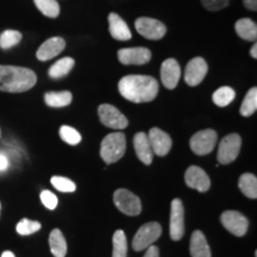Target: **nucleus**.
I'll return each instance as SVG.
<instances>
[{"instance_id":"7ed1b4c3","label":"nucleus","mask_w":257,"mask_h":257,"mask_svg":"<svg viewBox=\"0 0 257 257\" xmlns=\"http://www.w3.org/2000/svg\"><path fill=\"white\" fill-rule=\"evenodd\" d=\"M126 152V137L123 133L107 135L100 146V156L107 165L117 162Z\"/></svg>"},{"instance_id":"473e14b6","label":"nucleus","mask_w":257,"mask_h":257,"mask_svg":"<svg viewBox=\"0 0 257 257\" xmlns=\"http://www.w3.org/2000/svg\"><path fill=\"white\" fill-rule=\"evenodd\" d=\"M41 229V223L35 220H30L24 218L17 224V232L22 236H28V234L35 233Z\"/></svg>"},{"instance_id":"2eb2a0df","label":"nucleus","mask_w":257,"mask_h":257,"mask_svg":"<svg viewBox=\"0 0 257 257\" xmlns=\"http://www.w3.org/2000/svg\"><path fill=\"white\" fill-rule=\"evenodd\" d=\"M150 146H152L153 153L157 156H166L172 149V138L165 131L159 127H153L148 134Z\"/></svg>"},{"instance_id":"c85d7f7f","label":"nucleus","mask_w":257,"mask_h":257,"mask_svg":"<svg viewBox=\"0 0 257 257\" xmlns=\"http://www.w3.org/2000/svg\"><path fill=\"white\" fill-rule=\"evenodd\" d=\"M37 9L49 18H56L60 15V5L56 0H34Z\"/></svg>"},{"instance_id":"f8f14e48","label":"nucleus","mask_w":257,"mask_h":257,"mask_svg":"<svg viewBox=\"0 0 257 257\" xmlns=\"http://www.w3.org/2000/svg\"><path fill=\"white\" fill-rule=\"evenodd\" d=\"M118 60L125 66H142L152 60V51L144 47L125 48L118 50Z\"/></svg>"},{"instance_id":"c9c22d12","label":"nucleus","mask_w":257,"mask_h":257,"mask_svg":"<svg viewBox=\"0 0 257 257\" xmlns=\"http://www.w3.org/2000/svg\"><path fill=\"white\" fill-rule=\"evenodd\" d=\"M10 160L5 153H0V173H4L9 169Z\"/></svg>"},{"instance_id":"dca6fc26","label":"nucleus","mask_w":257,"mask_h":257,"mask_svg":"<svg viewBox=\"0 0 257 257\" xmlns=\"http://www.w3.org/2000/svg\"><path fill=\"white\" fill-rule=\"evenodd\" d=\"M180 76H181V68L175 59H168L161 66V81L163 86L168 89H174L178 86Z\"/></svg>"},{"instance_id":"ea45409f","label":"nucleus","mask_w":257,"mask_h":257,"mask_svg":"<svg viewBox=\"0 0 257 257\" xmlns=\"http://www.w3.org/2000/svg\"><path fill=\"white\" fill-rule=\"evenodd\" d=\"M2 257H16V256H15V253L12 252V251H5V252H3Z\"/></svg>"},{"instance_id":"4be33fe9","label":"nucleus","mask_w":257,"mask_h":257,"mask_svg":"<svg viewBox=\"0 0 257 257\" xmlns=\"http://www.w3.org/2000/svg\"><path fill=\"white\" fill-rule=\"evenodd\" d=\"M50 251L55 257H64L67 253V243L59 229H54L49 236Z\"/></svg>"},{"instance_id":"423d86ee","label":"nucleus","mask_w":257,"mask_h":257,"mask_svg":"<svg viewBox=\"0 0 257 257\" xmlns=\"http://www.w3.org/2000/svg\"><path fill=\"white\" fill-rule=\"evenodd\" d=\"M113 201L115 207L126 216H138L142 211L141 199L128 189H117L113 194Z\"/></svg>"},{"instance_id":"6e6552de","label":"nucleus","mask_w":257,"mask_h":257,"mask_svg":"<svg viewBox=\"0 0 257 257\" xmlns=\"http://www.w3.org/2000/svg\"><path fill=\"white\" fill-rule=\"evenodd\" d=\"M135 28L137 32L144 38L152 41H157L165 37L167 28L162 22L149 17H141L135 22Z\"/></svg>"},{"instance_id":"2f4dec72","label":"nucleus","mask_w":257,"mask_h":257,"mask_svg":"<svg viewBox=\"0 0 257 257\" xmlns=\"http://www.w3.org/2000/svg\"><path fill=\"white\" fill-rule=\"evenodd\" d=\"M51 185L55 187L57 191L63 192V193H73L75 192L76 186L72 180L63 178V176H53L50 180Z\"/></svg>"},{"instance_id":"e433bc0d","label":"nucleus","mask_w":257,"mask_h":257,"mask_svg":"<svg viewBox=\"0 0 257 257\" xmlns=\"http://www.w3.org/2000/svg\"><path fill=\"white\" fill-rule=\"evenodd\" d=\"M147 252L144 257H160V251H159V248L157 246H154V245H150L149 248H147Z\"/></svg>"},{"instance_id":"f03ea898","label":"nucleus","mask_w":257,"mask_h":257,"mask_svg":"<svg viewBox=\"0 0 257 257\" xmlns=\"http://www.w3.org/2000/svg\"><path fill=\"white\" fill-rule=\"evenodd\" d=\"M37 75L34 70L18 66L0 64V91L9 93L27 92L36 85Z\"/></svg>"},{"instance_id":"a878e982","label":"nucleus","mask_w":257,"mask_h":257,"mask_svg":"<svg viewBox=\"0 0 257 257\" xmlns=\"http://www.w3.org/2000/svg\"><path fill=\"white\" fill-rule=\"evenodd\" d=\"M234 98H236V92L233 91V88L229 87V86L218 88L213 93V95H212V100L219 107H225V106L230 105Z\"/></svg>"},{"instance_id":"412c9836","label":"nucleus","mask_w":257,"mask_h":257,"mask_svg":"<svg viewBox=\"0 0 257 257\" xmlns=\"http://www.w3.org/2000/svg\"><path fill=\"white\" fill-rule=\"evenodd\" d=\"M234 30L242 40L253 42L257 40V25L252 19L242 18L238 19L234 24Z\"/></svg>"},{"instance_id":"39448f33","label":"nucleus","mask_w":257,"mask_h":257,"mask_svg":"<svg viewBox=\"0 0 257 257\" xmlns=\"http://www.w3.org/2000/svg\"><path fill=\"white\" fill-rule=\"evenodd\" d=\"M242 147V137L238 134H230L220 141L217 160L220 165H229L239 155Z\"/></svg>"},{"instance_id":"6ab92c4d","label":"nucleus","mask_w":257,"mask_h":257,"mask_svg":"<svg viewBox=\"0 0 257 257\" xmlns=\"http://www.w3.org/2000/svg\"><path fill=\"white\" fill-rule=\"evenodd\" d=\"M108 31L111 36L117 41H128L133 37L127 24L117 14L108 15Z\"/></svg>"},{"instance_id":"a19ab883","label":"nucleus","mask_w":257,"mask_h":257,"mask_svg":"<svg viewBox=\"0 0 257 257\" xmlns=\"http://www.w3.org/2000/svg\"><path fill=\"white\" fill-rule=\"evenodd\" d=\"M0 137H2V128H0Z\"/></svg>"},{"instance_id":"cd10ccee","label":"nucleus","mask_w":257,"mask_h":257,"mask_svg":"<svg viewBox=\"0 0 257 257\" xmlns=\"http://www.w3.org/2000/svg\"><path fill=\"white\" fill-rule=\"evenodd\" d=\"M113 252L112 257H126L127 255V242L126 236L123 230H117L113 234Z\"/></svg>"},{"instance_id":"1a4fd4ad","label":"nucleus","mask_w":257,"mask_h":257,"mask_svg":"<svg viewBox=\"0 0 257 257\" xmlns=\"http://www.w3.org/2000/svg\"><path fill=\"white\" fill-rule=\"evenodd\" d=\"M99 119L105 126L114 128V130H123L127 127L128 120L121 112L114 107L113 105L102 104L98 108Z\"/></svg>"},{"instance_id":"58836bf2","label":"nucleus","mask_w":257,"mask_h":257,"mask_svg":"<svg viewBox=\"0 0 257 257\" xmlns=\"http://www.w3.org/2000/svg\"><path fill=\"white\" fill-rule=\"evenodd\" d=\"M250 56L252 57V59H257V44L253 43V46L251 49H250Z\"/></svg>"},{"instance_id":"4c0bfd02","label":"nucleus","mask_w":257,"mask_h":257,"mask_svg":"<svg viewBox=\"0 0 257 257\" xmlns=\"http://www.w3.org/2000/svg\"><path fill=\"white\" fill-rule=\"evenodd\" d=\"M243 4L250 11H257V0H243Z\"/></svg>"},{"instance_id":"bb28decb","label":"nucleus","mask_w":257,"mask_h":257,"mask_svg":"<svg viewBox=\"0 0 257 257\" xmlns=\"http://www.w3.org/2000/svg\"><path fill=\"white\" fill-rule=\"evenodd\" d=\"M257 110V88L252 87L246 93L245 98L243 99L242 105H240V114L243 117H250L255 113Z\"/></svg>"},{"instance_id":"9d476101","label":"nucleus","mask_w":257,"mask_h":257,"mask_svg":"<svg viewBox=\"0 0 257 257\" xmlns=\"http://www.w3.org/2000/svg\"><path fill=\"white\" fill-rule=\"evenodd\" d=\"M170 238L180 240L185 234V208L180 199H174L170 206Z\"/></svg>"},{"instance_id":"ddd939ff","label":"nucleus","mask_w":257,"mask_h":257,"mask_svg":"<svg viewBox=\"0 0 257 257\" xmlns=\"http://www.w3.org/2000/svg\"><path fill=\"white\" fill-rule=\"evenodd\" d=\"M208 70L207 62L202 57H194L186 66L185 82L191 87L200 85Z\"/></svg>"},{"instance_id":"9b49d317","label":"nucleus","mask_w":257,"mask_h":257,"mask_svg":"<svg viewBox=\"0 0 257 257\" xmlns=\"http://www.w3.org/2000/svg\"><path fill=\"white\" fill-rule=\"evenodd\" d=\"M221 224L229 232L237 237H243L249 227V220L237 211H226L220 217Z\"/></svg>"},{"instance_id":"4468645a","label":"nucleus","mask_w":257,"mask_h":257,"mask_svg":"<svg viewBox=\"0 0 257 257\" xmlns=\"http://www.w3.org/2000/svg\"><path fill=\"white\" fill-rule=\"evenodd\" d=\"M185 182L188 187L201 193L207 192L211 187V180L206 172L198 166H191L186 170Z\"/></svg>"},{"instance_id":"72a5a7b5","label":"nucleus","mask_w":257,"mask_h":257,"mask_svg":"<svg viewBox=\"0 0 257 257\" xmlns=\"http://www.w3.org/2000/svg\"><path fill=\"white\" fill-rule=\"evenodd\" d=\"M41 201L42 204L46 206L48 210H55L57 204H59V199L53 192L50 191H42L41 193Z\"/></svg>"},{"instance_id":"f704fd0d","label":"nucleus","mask_w":257,"mask_h":257,"mask_svg":"<svg viewBox=\"0 0 257 257\" xmlns=\"http://www.w3.org/2000/svg\"><path fill=\"white\" fill-rule=\"evenodd\" d=\"M230 0H201V4L205 9L211 12L220 11L229 5Z\"/></svg>"},{"instance_id":"0eeeda50","label":"nucleus","mask_w":257,"mask_h":257,"mask_svg":"<svg viewBox=\"0 0 257 257\" xmlns=\"http://www.w3.org/2000/svg\"><path fill=\"white\" fill-rule=\"evenodd\" d=\"M217 133L212 128H206V130L198 131L197 134L193 135V137L189 141L192 152L195 155L205 156L212 153L217 144Z\"/></svg>"},{"instance_id":"393cba45","label":"nucleus","mask_w":257,"mask_h":257,"mask_svg":"<svg viewBox=\"0 0 257 257\" xmlns=\"http://www.w3.org/2000/svg\"><path fill=\"white\" fill-rule=\"evenodd\" d=\"M238 186L240 192H242L245 197H248L250 199L257 198V178L253 174L245 173V174L240 175Z\"/></svg>"},{"instance_id":"f257e3e1","label":"nucleus","mask_w":257,"mask_h":257,"mask_svg":"<svg viewBox=\"0 0 257 257\" xmlns=\"http://www.w3.org/2000/svg\"><path fill=\"white\" fill-rule=\"evenodd\" d=\"M118 91L125 99L136 104L153 101L159 93V83L149 75L131 74L120 79Z\"/></svg>"},{"instance_id":"5701e85b","label":"nucleus","mask_w":257,"mask_h":257,"mask_svg":"<svg viewBox=\"0 0 257 257\" xmlns=\"http://www.w3.org/2000/svg\"><path fill=\"white\" fill-rule=\"evenodd\" d=\"M73 100V95L69 91L48 92L44 95V101L50 107H64L68 106Z\"/></svg>"},{"instance_id":"f3484780","label":"nucleus","mask_w":257,"mask_h":257,"mask_svg":"<svg viewBox=\"0 0 257 257\" xmlns=\"http://www.w3.org/2000/svg\"><path fill=\"white\" fill-rule=\"evenodd\" d=\"M66 48V42L62 37H51L38 48L36 56L40 61H49L60 55Z\"/></svg>"},{"instance_id":"aec40b11","label":"nucleus","mask_w":257,"mask_h":257,"mask_svg":"<svg viewBox=\"0 0 257 257\" xmlns=\"http://www.w3.org/2000/svg\"><path fill=\"white\" fill-rule=\"evenodd\" d=\"M189 250L192 257H211V249L208 246L206 237L200 230H195L192 233Z\"/></svg>"},{"instance_id":"7c9ffc66","label":"nucleus","mask_w":257,"mask_h":257,"mask_svg":"<svg viewBox=\"0 0 257 257\" xmlns=\"http://www.w3.org/2000/svg\"><path fill=\"white\" fill-rule=\"evenodd\" d=\"M60 137L61 140L69 144V146H76V144L81 142V135L79 134V131L72 126H68V125L61 126Z\"/></svg>"},{"instance_id":"20e7f679","label":"nucleus","mask_w":257,"mask_h":257,"mask_svg":"<svg viewBox=\"0 0 257 257\" xmlns=\"http://www.w3.org/2000/svg\"><path fill=\"white\" fill-rule=\"evenodd\" d=\"M162 233V227L156 221H150L142 225L138 229L133 239V248L135 251H142V250L149 248L160 238Z\"/></svg>"},{"instance_id":"a211bd4d","label":"nucleus","mask_w":257,"mask_h":257,"mask_svg":"<svg viewBox=\"0 0 257 257\" xmlns=\"http://www.w3.org/2000/svg\"><path fill=\"white\" fill-rule=\"evenodd\" d=\"M134 147L138 159L142 161L144 165H152L154 153L149 140H148V135L146 133H137L135 135Z\"/></svg>"},{"instance_id":"b1692460","label":"nucleus","mask_w":257,"mask_h":257,"mask_svg":"<svg viewBox=\"0 0 257 257\" xmlns=\"http://www.w3.org/2000/svg\"><path fill=\"white\" fill-rule=\"evenodd\" d=\"M74 64H75V61L72 57H63L50 67L49 76L51 79L63 78L73 69Z\"/></svg>"},{"instance_id":"c756f323","label":"nucleus","mask_w":257,"mask_h":257,"mask_svg":"<svg viewBox=\"0 0 257 257\" xmlns=\"http://www.w3.org/2000/svg\"><path fill=\"white\" fill-rule=\"evenodd\" d=\"M22 34L16 30H6L0 35V47L3 49H10V48L17 46L22 41Z\"/></svg>"}]
</instances>
